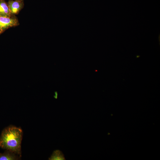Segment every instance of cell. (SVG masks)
<instances>
[{
  "instance_id": "1",
  "label": "cell",
  "mask_w": 160,
  "mask_h": 160,
  "mask_svg": "<svg viewBox=\"0 0 160 160\" xmlns=\"http://www.w3.org/2000/svg\"><path fill=\"white\" fill-rule=\"evenodd\" d=\"M23 131L19 127L10 125L5 128L0 137V147L21 156Z\"/></svg>"
},
{
  "instance_id": "2",
  "label": "cell",
  "mask_w": 160,
  "mask_h": 160,
  "mask_svg": "<svg viewBox=\"0 0 160 160\" xmlns=\"http://www.w3.org/2000/svg\"><path fill=\"white\" fill-rule=\"evenodd\" d=\"M19 25L18 20L15 17L0 15V35L9 28Z\"/></svg>"
},
{
  "instance_id": "5",
  "label": "cell",
  "mask_w": 160,
  "mask_h": 160,
  "mask_svg": "<svg viewBox=\"0 0 160 160\" xmlns=\"http://www.w3.org/2000/svg\"><path fill=\"white\" fill-rule=\"evenodd\" d=\"M11 15L8 4L4 0H0V15L10 17Z\"/></svg>"
},
{
  "instance_id": "3",
  "label": "cell",
  "mask_w": 160,
  "mask_h": 160,
  "mask_svg": "<svg viewBox=\"0 0 160 160\" xmlns=\"http://www.w3.org/2000/svg\"><path fill=\"white\" fill-rule=\"evenodd\" d=\"M23 1L16 0H9L8 5L11 14H17L22 8L23 6Z\"/></svg>"
},
{
  "instance_id": "6",
  "label": "cell",
  "mask_w": 160,
  "mask_h": 160,
  "mask_svg": "<svg viewBox=\"0 0 160 160\" xmlns=\"http://www.w3.org/2000/svg\"><path fill=\"white\" fill-rule=\"evenodd\" d=\"M50 160H65L64 154L59 150H56L53 151L51 157L49 158Z\"/></svg>"
},
{
  "instance_id": "4",
  "label": "cell",
  "mask_w": 160,
  "mask_h": 160,
  "mask_svg": "<svg viewBox=\"0 0 160 160\" xmlns=\"http://www.w3.org/2000/svg\"><path fill=\"white\" fill-rule=\"evenodd\" d=\"M21 156L7 150L4 153H0V160H15L20 159Z\"/></svg>"
},
{
  "instance_id": "7",
  "label": "cell",
  "mask_w": 160,
  "mask_h": 160,
  "mask_svg": "<svg viewBox=\"0 0 160 160\" xmlns=\"http://www.w3.org/2000/svg\"><path fill=\"white\" fill-rule=\"evenodd\" d=\"M18 0V1H23V0Z\"/></svg>"
}]
</instances>
